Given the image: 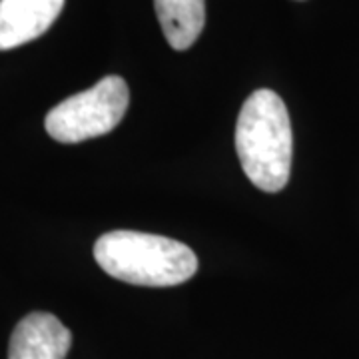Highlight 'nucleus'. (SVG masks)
<instances>
[{"instance_id":"nucleus-2","label":"nucleus","mask_w":359,"mask_h":359,"mask_svg":"<svg viewBox=\"0 0 359 359\" xmlns=\"http://www.w3.org/2000/svg\"><path fill=\"white\" fill-rule=\"evenodd\" d=\"M94 257L108 276L146 287L180 285L198 271V257L188 245L144 231L104 233L94 244Z\"/></svg>"},{"instance_id":"nucleus-6","label":"nucleus","mask_w":359,"mask_h":359,"mask_svg":"<svg viewBox=\"0 0 359 359\" xmlns=\"http://www.w3.org/2000/svg\"><path fill=\"white\" fill-rule=\"evenodd\" d=\"M154 8L174 50H188L204 30L205 0H154Z\"/></svg>"},{"instance_id":"nucleus-4","label":"nucleus","mask_w":359,"mask_h":359,"mask_svg":"<svg viewBox=\"0 0 359 359\" xmlns=\"http://www.w3.org/2000/svg\"><path fill=\"white\" fill-rule=\"evenodd\" d=\"M72 334L56 316L34 311L14 327L8 359H65Z\"/></svg>"},{"instance_id":"nucleus-1","label":"nucleus","mask_w":359,"mask_h":359,"mask_svg":"<svg viewBox=\"0 0 359 359\" xmlns=\"http://www.w3.org/2000/svg\"><path fill=\"white\" fill-rule=\"evenodd\" d=\"M236 152L248 180L262 192L278 194L292 172V122L283 100L262 88L248 96L236 124Z\"/></svg>"},{"instance_id":"nucleus-5","label":"nucleus","mask_w":359,"mask_h":359,"mask_svg":"<svg viewBox=\"0 0 359 359\" xmlns=\"http://www.w3.org/2000/svg\"><path fill=\"white\" fill-rule=\"evenodd\" d=\"M65 8V0H0V50L42 36Z\"/></svg>"},{"instance_id":"nucleus-3","label":"nucleus","mask_w":359,"mask_h":359,"mask_svg":"<svg viewBox=\"0 0 359 359\" xmlns=\"http://www.w3.org/2000/svg\"><path fill=\"white\" fill-rule=\"evenodd\" d=\"M128 104L130 90L124 78L106 76L92 88L54 106L44 126L56 142L78 144L112 132L122 122Z\"/></svg>"}]
</instances>
